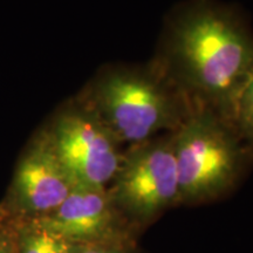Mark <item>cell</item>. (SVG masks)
I'll return each instance as SVG.
<instances>
[{
    "instance_id": "obj_1",
    "label": "cell",
    "mask_w": 253,
    "mask_h": 253,
    "mask_svg": "<svg viewBox=\"0 0 253 253\" xmlns=\"http://www.w3.org/2000/svg\"><path fill=\"white\" fill-rule=\"evenodd\" d=\"M166 59L177 89L233 125L253 78V34L236 8L213 0L183 5L170 21Z\"/></svg>"
},
{
    "instance_id": "obj_4",
    "label": "cell",
    "mask_w": 253,
    "mask_h": 253,
    "mask_svg": "<svg viewBox=\"0 0 253 253\" xmlns=\"http://www.w3.org/2000/svg\"><path fill=\"white\" fill-rule=\"evenodd\" d=\"M108 191L123 218L138 225L150 223L178 204L172 135L131 145L122 154Z\"/></svg>"
},
{
    "instance_id": "obj_11",
    "label": "cell",
    "mask_w": 253,
    "mask_h": 253,
    "mask_svg": "<svg viewBox=\"0 0 253 253\" xmlns=\"http://www.w3.org/2000/svg\"><path fill=\"white\" fill-rule=\"evenodd\" d=\"M0 253H15L13 243H12L11 237L8 235V231L6 229L5 219H4V225H2L1 235H0Z\"/></svg>"
},
{
    "instance_id": "obj_7",
    "label": "cell",
    "mask_w": 253,
    "mask_h": 253,
    "mask_svg": "<svg viewBox=\"0 0 253 253\" xmlns=\"http://www.w3.org/2000/svg\"><path fill=\"white\" fill-rule=\"evenodd\" d=\"M33 220L75 245L126 242V220L107 188L75 186L55 210Z\"/></svg>"
},
{
    "instance_id": "obj_9",
    "label": "cell",
    "mask_w": 253,
    "mask_h": 253,
    "mask_svg": "<svg viewBox=\"0 0 253 253\" xmlns=\"http://www.w3.org/2000/svg\"><path fill=\"white\" fill-rule=\"evenodd\" d=\"M233 125L240 137L248 141L253 149V78L240 94Z\"/></svg>"
},
{
    "instance_id": "obj_6",
    "label": "cell",
    "mask_w": 253,
    "mask_h": 253,
    "mask_svg": "<svg viewBox=\"0 0 253 253\" xmlns=\"http://www.w3.org/2000/svg\"><path fill=\"white\" fill-rule=\"evenodd\" d=\"M74 183L56 156L47 134L41 135L19 161L11 189L8 216L38 219L68 197Z\"/></svg>"
},
{
    "instance_id": "obj_12",
    "label": "cell",
    "mask_w": 253,
    "mask_h": 253,
    "mask_svg": "<svg viewBox=\"0 0 253 253\" xmlns=\"http://www.w3.org/2000/svg\"><path fill=\"white\" fill-rule=\"evenodd\" d=\"M6 212H5V209L4 207L0 208V235H1V231H2V225H4V219H5Z\"/></svg>"
},
{
    "instance_id": "obj_2",
    "label": "cell",
    "mask_w": 253,
    "mask_h": 253,
    "mask_svg": "<svg viewBox=\"0 0 253 253\" xmlns=\"http://www.w3.org/2000/svg\"><path fill=\"white\" fill-rule=\"evenodd\" d=\"M179 203H201L237 184L250 154L232 123L199 106L172 134Z\"/></svg>"
},
{
    "instance_id": "obj_8",
    "label": "cell",
    "mask_w": 253,
    "mask_h": 253,
    "mask_svg": "<svg viewBox=\"0 0 253 253\" xmlns=\"http://www.w3.org/2000/svg\"><path fill=\"white\" fill-rule=\"evenodd\" d=\"M6 229L15 253H75L78 245L54 235L33 219L8 216Z\"/></svg>"
},
{
    "instance_id": "obj_10",
    "label": "cell",
    "mask_w": 253,
    "mask_h": 253,
    "mask_svg": "<svg viewBox=\"0 0 253 253\" xmlns=\"http://www.w3.org/2000/svg\"><path fill=\"white\" fill-rule=\"evenodd\" d=\"M75 253H131L128 242H104L78 245Z\"/></svg>"
},
{
    "instance_id": "obj_5",
    "label": "cell",
    "mask_w": 253,
    "mask_h": 253,
    "mask_svg": "<svg viewBox=\"0 0 253 253\" xmlns=\"http://www.w3.org/2000/svg\"><path fill=\"white\" fill-rule=\"evenodd\" d=\"M46 134L75 186L106 189L112 183L120 143L90 106L60 114Z\"/></svg>"
},
{
    "instance_id": "obj_3",
    "label": "cell",
    "mask_w": 253,
    "mask_h": 253,
    "mask_svg": "<svg viewBox=\"0 0 253 253\" xmlns=\"http://www.w3.org/2000/svg\"><path fill=\"white\" fill-rule=\"evenodd\" d=\"M179 93L150 72L113 69L95 84L90 107L120 144L134 145L181 126L189 112Z\"/></svg>"
}]
</instances>
